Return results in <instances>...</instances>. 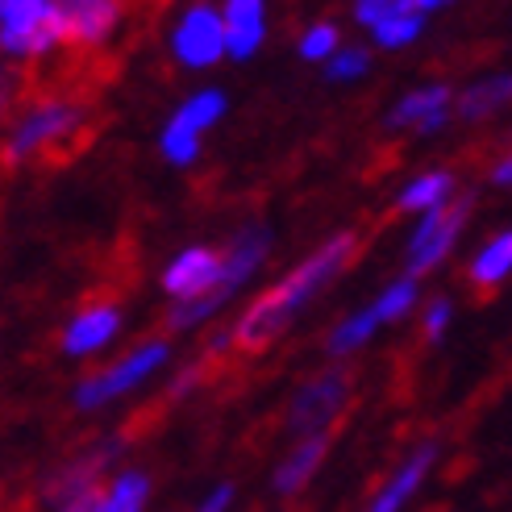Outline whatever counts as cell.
<instances>
[{"mask_svg":"<svg viewBox=\"0 0 512 512\" xmlns=\"http://www.w3.org/2000/svg\"><path fill=\"white\" fill-rule=\"evenodd\" d=\"M417 296H421L417 279H413V275H404V279H392V284L379 292V300L371 304V309L379 313V321H383V325H388V321H400V317H408V313H413Z\"/></svg>","mask_w":512,"mask_h":512,"instance_id":"24","label":"cell"},{"mask_svg":"<svg viewBox=\"0 0 512 512\" xmlns=\"http://www.w3.org/2000/svg\"><path fill=\"white\" fill-rule=\"evenodd\" d=\"M171 55L188 71H209L221 59H229V38H225V17L209 0H196L179 13L171 30Z\"/></svg>","mask_w":512,"mask_h":512,"instance_id":"7","label":"cell"},{"mask_svg":"<svg viewBox=\"0 0 512 512\" xmlns=\"http://www.w3.org/2000/svg\"><path fill=\"white\" fill-rule=\"evenodd\" d=\"M117 329H121V309L117 304H92V309H80L67 329H63V350L67 354H96V350H105L113 338H117Z\"/></svg>","mask_w":512,"mask_h":512,"instance_id":"14","label":"cell"},{"mask_svg":"<svg viewBox=\"0 0 512 512\" xmlns=\"http://www.w3.org/2000/svg\"><path fill=\"white\" fill-rule=\"evenodd\" d=\"M467 275H471V284L483 288V292H492V288L504 284V279L512 275V229H500L492 242H483L475 250Z\"/></svg>","mask_w":512,"mask_h":512,"instance_id":"20","label":"cell"},{"mask_svg":"<svg viewBox=\"0 0 512 512\" xmlns=\"http://www.w3.org/2000/svg\"><path fill=\"white\" fill-rule=\"evenodd\" d=\"M100 504H105V492H100V488H92V492H84L80 500L63 504L59 512H100Z\"/></svg>","mask_w":512,"mask_h":512,"instance_id":"30","label":"cell"},{"mask_svg":"<svg viewBox=\"0 0 512 512\" xmlns=\"http://www.w3.org/2000/svg\"><path fill=\"white\" fill-rule=\"evenodd\" d=\"M267 254H271V229L267 225H246V229H238L234 234V242L225 246V254H221V279L217 284L204 292V296H196V300H179L175 309L167 313V329H196V325H204V321H213L229 300L238 296V288L246 284V279L259 271L263 263H267Z\"/></svg>","mask_w":512,"mask_h":512,"instance_id":"2","label":"cell"},{"mask_svg":"<svg viewBox=\"0 0 512 512\" xmlns=\"http://www.w3.org/2000/svg\"><path fill=\"white\" fill-rule=\"evenodd\" d=\"M225 109H229V100H225L221 88H204V92L188 96L184 105L167 117L163 134H159L163 159L171 167H192L200 159V134L213 130V125L225 117Z\"/></svg>","mask_w":512,"mask_h":512,"instance_id":"4","label":"cell"},{"mask_svg":"<svg viewBox=\"0 0 512 512\" xmlns=\"http://www.w3.org/2000/svg\"><path fill=\"white\" fill-rule=\"evenodd\" d=\"M371 71V55L363 46H346L342 55H334L325 63V80L329 84H350V80H363V75Z\"/></svg>","mask_w":512,"mask_h":512,"instance_id":"26","label":"cell"},{"mask_svg":"<svg viewBox=\"0 0 512 512\" xmlns=\"http://www.w3.org/2000/svg\"><path fill=\"white\" fill-rule=\"evenodd\" d=\"M379 325H383V321H379V313H375L371 304H367V309H358V313H350L346 321H338V325H334V334H329L325 350L334 354V358L354 354L358 346H367V342H371V334H375Z\"/></svg>","mask_w":512,"mask_h":512,"instance_id":"22","label":"cell"},{"mask_svg":"<svg viewBox=\"0 0 512 512\" xmlns=\"http://www.w3.org/2000/svg\"><path fill=\"white\" fill-rule=\"evenodd\" d=\"M396 9V0H354V21L367 25V30H375V25L383 21Z\"/></svg>","mask_w":512,"mask_h":512,"instance_id":"27","label":"cell"},{"mask_svg":"<svg viewBox=\"0 0 512 512\" xmlns=\"http://www.w3.org/2000/svg\"><path fill=\"white\" fill-rule=\"evenodd\" d=\"M325 450H329V433H317V438H304L284 463L275 467V492L279 496H296L300 488H309L317 467L325 463Z\"/></svg>","mask_w":512,"mask_h":512,"instance_id":"18","label":"cell"},{"mask_svg":"<svg viewBox=\"0 0 512 512\" xmlns=\"http://www.w3.org/2000/svg\"><path fill=\"white\" fill-rule=\"evenodd\" d=\"M450 313H454V309H450V300H446V296H442V300H433L429 309H425V338H429V342H438V338L446 334Z\"/></svg>","mask_w":512,"mask_h":512,"instance_id":"28","label":"cell"},{"mask_svg":"<svg viewBox=\"0 0 512 512\" xmlns=\"http://www.w3.org/2000/svg\"><path fill=\"white\" fill-rule=\"evenodd\" d=\"M454 109L463 121H492L504 109H512V71H492V75H479L475 84H467L458 92Z\"/></svg>","mask_w":512,"mask_h":512,"instance_id":"17","label":"cell"},{"mask_svg":"<svg viewBox=\"0 0 512 512\" xmlns=\"http://www.w3.org/2000/svg\"><path fill=\"white\" fill-rule=\"evenodd\" d=\"M492 184H496V188H512V150L492 167Z\"/></svg>","mask_w":512,"mask_h":512,"instance_id":"31","label":"cell"},{"mask_svg":"<svg viewBox=\"0 0 512 512\" xmlns=\"http://www.w3.org/2000/svg\"><path fill=\"white\" fill-rule=\"evenodd\" d=\"M229 504H234V483H221V488H217L209 500H204L196 512H225Z\"/></svg>","mask_w":512,"mask_h":512,"instance_id":"29","label":"cell"},{"mask_svg":"<svg viewBox=\"0 0 512 512\" xmlns=\"http://www.w3.org/2000/svg\"><path fill=\"white\" fill-rule=\"evenodd\" d=\"M454 196V175L450 171H425V175H413L408 184L400 188L396 196V209L400 213H433L442 209V204H450Z\"/></svg>","mask_w":512,"mask_h":512,"instance_id":"19","label":"cell"},{"mask_svg":"<svg viewBox=\"0 0 512 512\" xmlns=\"http://www.w3.org/2000/svg\"><path fill=\"white\" fill-rule=\"evenodd\" d=\"M421 30H425V13L413 5V0H396V9L375 25L371 38L379 50H404L421 38Z\"/></svg>","mask_w":512,"mask_h":512,"instance_id":"21","label":"cell"},{"mask_svg":"<svg viewBox=\"0 0 512 512\" xmlns=\"http://www.w3.org/2000/svg\"><path fill=\"white\" fill-rule=\"evenodd\" d=\"M221 279V254L209 250V246H188V250H179L175 259L167 263L163 271V292L179 300H196L204 296L213 284Z\"/></svg>","mask_w":512,"mask_h":512,"instance_id":"12","label":"cell"},{"mask_svg":"<svg viewBox=\"0 0 512 512\" xmlns=\"http://www.w3.org/2000/svg\"><path fill=\"white\" fill-rule=\"evenodd\" d=\"M350 371L346 367H329L321 375H313L304 388L292 396L288 404V429L296 433V438H317V433H329V425H334L342 417V408L350 400Z\"/></svg>","mask_w":512,"mask_h":512,"instance_id":"6","label":"cell"},{"mask_svg":"<svg viewBox=\"0 0 512 512\" xmlns=\"http://www.w3.org/2000/svg\"><path fill=\"white\" fill-rule=\"evenodd\" d=\"M433 463H438V446H433V442L417 446L413 454L404 458V467H400V471H396V475L379 488V496L371 500V508H367V512H400L408 500L417 496V488L425 483V475H429V467H433Z\"/></svg>","mask_w":512,"mask_h":512,"instance_id":"16","label":"cell"},{"mask_svg":"<svg viewBox=\"0 0 512 512\" xmlns=\"http://www.w3.org/2000/svg\"><path fill=\"white\" fill-rule=\"evenodd\" d=\"M334 55H342V34H338V25L334 21H317L304 30L300 38V59L304 63H329Z\"/></svg>","mask_w":512,"mask_h":512,"instance_id":"25","label":"cell"},{"mask_svg":"<svg viewBox=\"0 0 512 512\" xmlns=\"http://www.w3.org/2000/svg\"><path fill=\"white\" fill-rule=\"evenodd\" d=\"M167 354H171V346H167L163 338L134 346V350L125 354L121 363H113L109 371L80 379V388H75V408H100V404H109V400H117V396H125V392H134L138 383H146L150 375H155V371L167 363Z\"/></svg>","mask_w":512,"mask_h":512,"instance_id":"9","label":"cell"},{"mask_svg":"<svg viewBox=\"0 0 512 512\" xmlns=\"http://www.w3.org/2000/svg\"><path fill=\"white\" fill-rule=\"evenodd\" d=\"M84 125V105H71V100H42L25 113L5 142V159L9 163H30L34 155L50 150L55 142L71 138Z\"/></svg>","mask_w":512,"mask_h":512,"instance_id":"5","label":"cell"},{"mask_svg":"<svg viewBox=\"0 0 512 512\" xmlns=\"http://www.w3.org/2000/svg\"><path fill=\"white\" fill-rule=\"evenodd\" d=\"M225 38H229V59H254L267 42V0H225Z\"/></svg>","mask_w":512,"mask_h":512,"instance_id":"13","label":"cell"},{"mask_svg":"<svg viewBox=\"0 0 512 512\" xmlns=\"http://www.w3.org/2000/svg\"><path fill=\"white\" fill-rule=\"evenodd\" d=\"M413 5H417L421 13H433V9H446V5H454V0H413Z\"/></svg>","mask_w":512,"mask_h":512,"instance_id":"32","label":"cell"},{"mask_svg":"<svg viewBox=\"0 0 512 512\" xmlns=\"http://www.w3.org/2000/svg\"><path fill=\"white\" fill-rule=\"evenodd\" d=\"M121 0H59V34L63 46H100L121 25Z\"/></svg>","mask_w":512,"mask_h":512,"instance_id":"10","label":"cell"},{"mask_svg":"<svg viewBox=\"0 0 512 512\" xmlns=\"http://www.w3.org/2000/svg\"><path fill=\"white\" fill-rule=\"evenodd\" d=\"M117 454V446L113 442H105V446H96V450H88V454H80V458H71V463L59 471V475H50V483H46V496L55 500V504H71V500H80L84 492H92L96 488V479H100V471L109 467V458Z\"/></svg>","mask_w":512,"mask_h":512,"instance_id":"15","label":"cell"},{"mask_svg":"<svg viewBox=\"0 0 512 512\" xmlns=\"http://www.w3.org/2000/svg\"><path fill=\"white\" fill-rule=\"evenodd\" d=\"M354 250H358V234H354V229H342V234H334L325 246H317L288 279H279L271 292H263V296L238 317V325H234V346L259 354V350H267L275 338H284L288 325L300 317L304 304H309L317 292H325V288L346 271V263L354 259Z\"/></svg>","mask_w":512,"mask_h":512,"instance_id":"1","label":"cell"},{"mask_svg":"<svg viewBox=\"0 0 512 512\" xmlns=\"http://www.w3.org/2000/svg\"><path fill=\"white\" fill-rule=\"evenodd\" d=\"M467 217H471V196H454L442 209H433L417 221L413 238H408V250H404V267L413 279L429 275L438 263H446V254L454 250L458 234L467 229Z\"/></svg>","mask_w":512,"mask_h":512,"instance_id":"8","label":"cell"},{"mask_svg":"<svg viewBox=\"0 0 512 512\" xmlns=\"http://www.w3.org/2000/svg\"><path fill=\"white\" fill-rule=\"evenodd\" d=\"M146 496H150V475L125 471L105 488V504H100V512H142Z\"/></svg>","mask_w":512,"mask_h":512,"instance_id":"23","label":"cell"},{"mask_svg":"<svg viewBox=\"0 0 512 512\" xmlns=\"http://www.w3.org/2000/svg\"><path fill=\"white\" fill-rule=\"evenodd\" d=\"M59 42V0H0V46L9 59H42Z\"/></svg>","mask_w":512,"mask_h":512,"instance_id":"3","label":"cell"},{"mask_svg":"<svg viewBox=\"0 0 512 512\" xmlns=\"http://www.w3.org/2000/svg\"><path fill=\"white\" fill-rule=\"evenodd\" d=\"M454 100L458 96L446 84H421V88L404 92L396 100V105L388 109V117H383V125H388V130H413V134L429 138L446 125V113H450Z\"/></svg>","mask_w":512,"mask_h":512,"instance_id":"11","label":"cell"}]
</instances>
